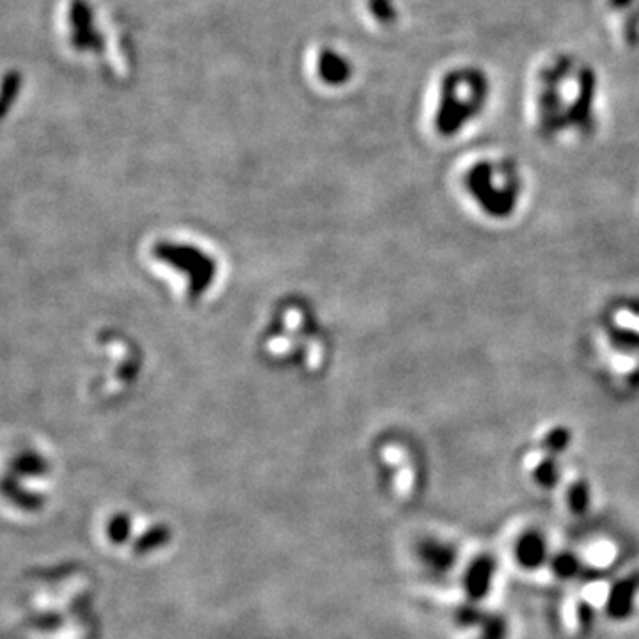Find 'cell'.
<instances>
[{"label":"cell","instance_id":"1","mask_svg":"<svg viewBox=\"0 0 639 639\" xmlns=\"http://www.w3.org/2000/svg\"><path fill=\"white\" fill-rule=\"evenodd\" d=\"M52 465L40 451L25 448L6 462L0 473V510L14 523H29L49 506Z\"/></svg>","mask_w":639,"mask_h":639},{"label":"cell","instance_id":"2","mask_svg":"<svg viewBox=\"0 0 639 639\" xmlns=\"http://www.w3.org/2000/svg\"><path fill=\"white\" fill-rule=\"evenodd\" d=\"M151 256L187 277L189 297L192 301L203 297L216 283L217 269H219L216 258L195 243L158 240L151 248Z\"/></svg>","mask_w":639,"mask_h":639},{"label":"cell","instance_id":"3","mask_svg":"<svg viewBox=\"0 0 639 639\" xmlns=\"http://www.w3.org/2000/svg\"><path fill=\"white\" fill-rule=\"evenodd\" d=\"M19 90V77L10 73L0 77V117L4 116L6 111L11 105V98L17 95Z\"/></svg>","mask_w":639,"mask_h":639},{"label":"cell","instance_id":"4","mask_svg":"<svg viewBox=\"0 0 639 639\" xmlns=\"http://www.w3.org/2000/svg\"><path fill=\"white\" fill-rule=\"evenodd\" d=\"M324 69H322L324 72L322 73H324L325 81L343 82L347 78V69L336 55H327V57H324Z\"/></svg>","mask_w":639,"mask_h":639},{"label":"cell","instance_id":"5","mask_svg":"<svg viewBox=\"0 0 639 639\" xmlns=\"http://www.w3.org/2000/svg\"><path fill=\"white\" fill-rule=\"evenodd\" d=\"M615 320H617V324L624 327V329L639 333V316L632 315L630 311H618Z\"/></svg>","mask_w":639,"mask_h":639},{"label":"cell","instance_id":"6","mask_svg":"<svg viewBox=\"0 0 639 639\" xmlns=\"http://www.w3.org/2000/svg\"><path fill=\"white\" fill-rule=\"evenodd\" d=\"M635 365V360L627 359V357L618 356L612 359V366L618 369V371H629Z\"/></svg>","mask_w":639,"mask_h":639}]
</instances>
